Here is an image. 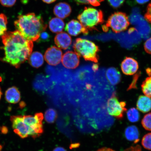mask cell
Masks as SVG:
<instances>
[{
	"label": "cell",
	"mask_w": 151,
	"mask_h": 151,
	"mask_svg": "<svg viewBox=\"0 0 151 151\" xmlns=\"http://www.w3.org/2000/svg\"><path fill=\"white\" fill-rule=\"evenodd\" d=\"M4 56L2 61L18 68L28 59L33 47L32 41L27 40L19 32H6L2 36Z\"/></svg>",
	"instance_id": "1"
},
{
	"label": "cell",
	"mask_w": 151,
	"mask_h": 151,
	"mask_svg": "<svg viewBox=\"0 0 151 151\" xmlns=\"http://www.w3.org/2000/svg\"><path fill=\"white\" fill-rule=\"evenodd\" d=\"M14 25L22 36L32 42L37 41L47 28L42 17L34 13L20 15L15 21Z\"/></svg>",
	"instance_id": "2"
},
{
	"label": "cell",
	"mask_w": 151,
	"mask_h": 151,
	"mask_svg": "<svg viewBox=\"0 0 151 151\" xmlns=\"http://www.w3.org/2000/svg\"><path fill=\"white\" fill-rule=\"evenodd\" d=\"M73 48L75 52L80 56L83 57L86 61L95 63L99 62V48L92 41L79 38L76 40Z\"/></svg>",
	"instance_id": "3"
},
{
	"label": "cell",
	"mask_w": 151,
	"mask_h": 151,
	"mask_svg": "<svg viewBox=\"0 0 151 151\" xmlns=\"http://www.w3.org/2000/svg\"><path fill=\"white\" fill-rule=\"evenodd\" d=\"M77 19L88 31L95 30L96 26L104 22L102 11L92 7H85L84 11L78 15Z\"/></svg>",
	"instance_id": "4"
},
{
	"label": "cell",
	"mask_w": 151,
	"mask_h": 151,
	"mask_svg": "<svg viewBox=\"0 0 151 151\" xmlns=\"http://www.w3.org/2000/svg\"><path fill=\"white\" fill-rule=\"evenodd\" d=\"M129 24V19L125 13L116 12L109 17L102 28L104 31H107L109 27L114 32L118 33L125 31Z\"/></svg>",
	"instance_id": "5"
},
{
	"label": "cell",
	"mask_w": 151,
	"mask_h": 151,
	"mask_svg": "<svg viewBox=\"0 0 151 151\" xmlns=\"http://www.w3.org/2000/svg\"><path fill=\"white\" fill-rule=\"evenodd\" d=\"M24 122L27 124L31 131V136L33 139L40 136L43 132L42 113H37L34 116H23Z\"/></svg>",
	"instance_id": "6"
},
{
	"label": "cell",
	"mask_w": 151,
	"mask_h": 151,
	"mask_svg": "<svg viewBox=\"0 0 151 151\" xmlns=\"http://www.w3.org/2000/svg\"><path fill=\"white\" fill-rule=\"evenodd\" d=\"M126 103L124 101H119L116 94H113L107 101V112L110 116L118 119H121L124 113L127 110Z\"/></svg>",
	"instance_id": "7"
},
{
	"label": "cell",
	"mask_w": 151,
	"mask_h": 151,
	"mask_svg": "<svg viewBox=\"0 0 151 151\" xmlns=\"http://www.w3.org/2000/svg\"><path fill=\"white\" fill-rule=\"evenodd\" d=\"M10 120L14 132L22 139L31 136L30 128L24 122L23 116H12Z\"/></svg>",
	"instance_id": "8"
},
{
	"label": "cell",
	"mask_w": 151,
	"mask_h": 151,
	"mask_svg": "<svg viewBox=\"0 0 151 151\" xmlns=\"http://www.w3.org/2000/svg\"><path fill=\"white\" fill-rule=\"evenodd\" d=\"M44 57L49 65H57L61 61L62 52L59 48L52 46L47 49L45 52Z\"/></svg>",
	"instance_id": "9"
},
{
	"label": "cell",
	"mask_w": 151,
	"mask_h": 151,
	"mask_svg": "<svg viewBox=\"0 0 151 151\" xmlns=\"http://www.w3.org/2000/svg\"><path fill=\"white\" fill-rule=\"evenodd\" d=\"M65 29L69 35L75 37L82 33L85 35H87L88 33V30L76 20H72L68 22L66 24Z\"/></svg>",
	"instance_id": "10"
},
{
	"label": "cell",
	"mask_w": 151,
	"mask_h": 151,
	"mask_svg": "<svg viewBox=\"0 0 151 151\" xmlns=\"http://www.w3.org/2000/svg\"><path fill=\"white\" fill-rule=\"evenodd\" d=\"M80 56L76 52L68 51L62 58L63 65L69 69H74L78 67L80 62Z\"/></svg>",
	"instance_id": "11"
},
{
	"label": "cell",
	"mask_w": 151,
	"mask_h": 151,
	"mask_svg": "<svg viewBox=\"0 0 151 151\" xmlns=\"http://www.w3.org/2000/svg\"><path fill=\"white\" fill-rule=\"evenodd\" d=\"M139 67V64L137 60L128 57L124 58L121 65L122 73L127 75L135 74L137 72Z\"/></svg>",
	"instance_id": "12"
},
{
	"label": "cell",
	"mask_w": 151,
	"mask_h": 151,
	"mask_svg": "<svg viewBox=\"0 0 151 151\" xmlns=\"http://www.w3.org/2000/svg\"><path fill=\"white\" fill-rule=\"evenodd\" d=\"M72 10L70 6L65 2H60L56 4L53 9L54 14L58 18L64 19L70 16Z\"/></svg>",
	"instance_id": "13"
},
{
	"label": "cell",
	"mask_w": 151,
	"mask_h": 151,
	"mask_svg": "<svg viewBox=\"0 0 151 151\" xmlns=\"http://www.w3.org/2000/svg\"><path fill=\"white\" fill-rule=\"evenodd\" d=\"M54 41L58 48L66 50L71 44L72 39L68 34L65 32H61L56 35Z\"/></svg>",
	"instance_id": "14"
},
{
	"label": "cell",
	"mask_w": 151,
	"mask_h": 151,
	"mask_svg": "<svg viewBox=\"0 0 151 151\" xmlns=\"http://www.w3.org/2000/svg\"><path fill=\"white\" fill-rule=\"evenodd\" d=\"M137 108L143 113H146L151 110V97L146 96H139L137 103Z\"/></svg>",
	"instance_id": "15"
},
{
	"label": "cell",
	"mask_w": 151,
	"mask_h": 151,
	"mask_svg": "<svg viewBox=\"0 0 151 151\" xmlns=\"http://www.w3.org/2000/svg\"><path fill=\"white\" fill-rule=\"evenodd\" d=\"M5 98L6 101L9 103H17L21 99L20 92L16 87H12L6 91Z\"/></svg>",
	"instance_id": "16"
},
{
	"label": "cell",
	"mask_w": 151,
	"mask_h": 151,
	"mask_svg": "<svg viewBox=\"0 0 151 151\" xmlns=\"http://www.w3.org/2000/svg\"><path fill=\"white\" fill-rule=\"evenodd\" d=\"M65 23L62 19L58 17L52 18L49 22V27L52 32H61L65 28Z\"/></svg>",
	"instance_id": "17"
},
{
	"label": "cell",
	"mask_w": 151,
	"mask_h": 151,
	"mask_svg": "<svg viewBox=\"0 0 151 151\" xmlns=\"http://www.w3.org/2000/svg\"><path fill=\"white\" fill-rule=\"evenodd\" d=\"M106 76L109 82L112 85H116L120 82V73L116 68H109L106 72Z\"/></svg>",
	"instance_id": "18"
},
{
	"label": "cell",
	"mask_w": 151,
	"mask_h": 151,
	"mask_svg": "<svg viewBox=\"0 0 151 151\" xmlns=\"http://www.w3.org/2000/svg\"><path fill=\"white\" fill-rule=\"evenodd\" d=\"M125 136L127 140L133 141L135 143L139 141V133L138 129L135 126H131L126 128Z\"/></svg>",
	"instance_id": "19"
},
{
	"label": "cell",
	"mask_w": 151,
	"mask_h": 151,
	"mask_svg": "<svg viewBox=\"0 0 151 151\" xmlns=\"http://www.w3.org/2000/svg\"><path fill=\"white\" fill-rule=\"evenodd\" d=\"M28 59L30 65L35 68L41 67L44 62V58L42 54L38 52H34L31 54Z\"/></svg>",
	"instance_id": "20"
},
{
	"label": "cell",
	"mask_w": 151,
	"mask_h": 151,
	"mask_svg": "<svg viewBox=\"0 0 151 151\" xmlns=\"http://www.w3.org/2000/svg\"><path fill=\"white\" fill-rule=\"evenodd\" d=\"M57 116V113L54 109H47L45 113V120L48 123H53L55 121Z\"/></svg>",
	"instance_id": "21"
},
{
	"label": "cell",
	"mask_w": 151,
	"mask_h": 151,
	"mask_svg": "<svg viewBox=\"0 0 151 151\" xmlns=\"http://www.w3.org/2000/svg\"><path fill=\"white\" fill-rule=\"evenodd\" d=\"M142 90L145 96L151 97V76L147 77L141 85Z\"/></svg>",
	"instance_id": "22"
},
{
	"label": "cell",
	"mask_w": 151,
	"mask_h": 151,
	"mask_svg": "<svg viewBox=\"0 0 151 151\" xmlns=\"http://www.w3.org/2000/svg\"><path fill=\"white\" fill-rule=\"evenodd\" d=\"M127 115L128 120L132 122H137L139 120V113L138 109L135 108H132L129 109Z\"/></svg>",
	"instance_id": "23"
},
{
	"label": "cell",
	"mask_w": 151,
	"mask_h": 151,
	"mask_svg": "<svg viewBox=\"0 0 151 151\" xmlns=\"http://www.w3.org/2000/svg\"><path fill=\"white\" fill-rule=\"evenodd\" d=\"M7 22L6 16L4 14H0V36L6 32Z\"/></svg>",
	"instance_id": "24"
},
{
	"label": "cell",
	"mask_w": 151,
	"mask_h": 151,
	"mask_svg": "<svg viewBox=\"0 0 151 151\" xmlns=\"http://www.w3.org/2000/svg\"><path fill=\"white\" fill-rule=\"evenodd\" d=\"M141 123L145 129L151 131V113L145 115L142 120Z\"/></svg>",
	"instance_id": "25"
},
{
	"label": "cell",
	"mask_w": 151,
	"mask_h": 151,
	"mask_svg": "<svg viewBox=\"0 0 151 151\" xmlns=\"http://www.w3.org/2000/svg\"><path fill=\"white\" fill-rule=\"evenodd\" d=\"M104 0H74L78 4H90L94 6H99Z\"/></svg>",
	"instance_id": "26"
},
{
	"label": "cell",
	"mask_w": 151,
	"mask_h": 151,
	"mask_svg": "<svg viewBox=\"0 0 151 151\" xmlns=\"http://www.w3.org/2000/svg\"><path fill=\"white\" fill-rule=\"evenodd\" d=\"M142 145L145 148L151 150V133L147 134L143 137Z\"/></svg>",
	"instance_id": "27"
},
{
	"label": "cell",
	"mask_w": 151,
	"mask_h": 151,
	"mask_svg": "<svg viewBox=\"0 0 151 151\" xmlns=\"http://www.w3.org/2000/svg\"><path fill=\"white\" fill-rule=\"evenodd\" d=\"M125 0H108L111 6L114 8H117L121 6Z\"/></svg>",
	"instance_id": "28"
},
{
	"label": "cell",
	"mask_w": 151,
	"mask_h": 151,
	"mask_svg": "<svg viewBox=\"0 0 151 151\" xmlns=\"http://www.w3.org/2000/svg\"><path fill=\"white\" fill-rule=\"evenodd\" d=\"M50 39V35L49 34L45 32H42L40 34V36L38 40H37L38 42H45L46 41H48Z\"/></svg>",
	"instance_id": "29"
},
{
	"label": "cell",
	"mask_w": 151,
	"mask_h": 151,
	"mask_svg": "<svg viewBox=\"0 0 151 151\" xmlns=\"http://www.w3.org/2000/svg\"><path fill=\"white\" fill-rule=\"evenodd\" d=\"M17 0H0V3L4 6L11 7L16 3Z\"/></svg>",
	"instance_id": "30"
},
{
	"label": "cell",
	"mask_w": 151,
	"mask_h": 151,
	"mask_svg": "<svg viewBox=\"0 0 151 151\" xmlns=\"http://www.w3.org/2000/svg\"><path fill=\"white\" fill-rule=\"evenodd\" d=\"M144 47L145 51L147 53L151 54V37L146 41L144 43Z\"/></svg>",
	"instance_id": "31"
},
{
	"label": "cell",
	"mask_w": 151,
	"mask_h": 151,
	"mask_svg": "<svg viewBox=\"0 0 151 151\" xmlns=\"http://www.w3.org/2000/svg\"><path fill=\"white\" fill-rule=\"evenodd\" d=\"M145 18L147 21L151 23V3L147 6L146 12L145 15Z\"/></svg>",
	"instance_id": "32"
},
{
	"label": "cell",
	"mask_w": 151,
	"mask_h": 151,
	"mask_svg": "<svg viewBox=\"0 0 151 151\" xmlns=\"http://www.w3.org/2000/svg\"><path fill=\"white\" fill-rule=\"evenodd\" d=\"M139 74H140V73H138L135 75V77H134L133 82H132V84L129 86L128 89L130 90L132 89V88H135L136 87L137 79H138Z\"/></svg>",
	"instance_id": "33"
},
{
	"label": "cell",
	"mask_w": 151,
	"mask_h": 151,
	"mask_svg": "<svg viewBox=\"0 0 151 151\" xmlns=\"http://www.w3.org/2000/svg\"><path fill=\"white\" fill-rule=\"evenodd\" d=\"M124 151H142L141 148L140 146L138 145L135 147H131L130 148L126 149Z\"/></svg>",
	"instance_id": "34"
},
{
	"label": "cell",
	"mask_w": 151,
	"mask_h": 151,
	"mask_svg": "<svg viewBox=\"0 0 151 151\" xmlns=\"http://www.w3.org/2000/svg\"><path fill=\"white\" fill-rule=\"evenodd\" d=\"M136 2L139 4H143L148 2L150 0H135Z\"/></svg>",
	"instance_id": "35"
},
{
	"label": "cell",
	"mask_w": 151,
	"mask_h": 151,
	"mask_svg": "<svg viewBox=\"0 0 151 151\" xmlns=\"http://www.w3.org/2000/svg\"><path fill=\"white\" fill-rule=\"evenodd\" d=\"M97 151H115L112 149L106 148V147H104V148H101L99 149Z\"/></svg>",
	"instance_id": "36"
},
{
	"label": "cell",
	"mask_w": 151,
	"mask_h": 151,
	"mask_svg": "<svg viewBox=\"0 0 151 151\" xmlns=\"http://www.w3.org/2000/svg\"><path fill=\"white\" fill-rule=\"evenodd\" d=\"M53 151H67V150L63 147H58L55 148Z\"/></svg>",
	"instance_id": "37"
},
{
	"label": "cell",
	"mask_w": 151,
	"mask_h": 151,
	"mask_svg": "<svg viewBox=\"0 0 151 151\" xmlns=\"http://www.w3.org/2000/svg\"><path fill=\"white\" fill-rule=\"evenodd\" d=\"M56 0H42L43 2L44 3L48 4H50L55 1Z\"/></svg>",
	"instance_id": "38"
},
{
	"label": "cell",
	"mask_w": 151,
	"mask_h": 151,
	"mask_svg": "<svg viewBox=\"0 0 151 151\" xmlns=\"http://www.w3.org/2000/svg\"><path fill=\"white\" fill-rule=\"evenodd\" d=\"M1 129V132L3 133H6V132H7V128H6L5 127H3Z\"/></svg>",
	"instance_id": "39"
},
{
	"label": "cell",
	"mask_w": 151,
	"mask_h": 151,
	"mask_svg": "<svg viewBox=\"0 0 151 151\" xmlns=\"http://www.w3.org/2000/svg\"><path fill=\"white\" fill-rule=\"evenodd\" d=\"M98 67H99L98 65L95 64V65H94L93 66H92V69H93L94 71H96L97 70Z\"/></svg>",
	"instance_id": "40"
},
{
	"label": "cell",
	"mask_w": 151,
	"mask_h": 151,
	"mask_svg": "<svg viewBox=\"0 0 151 151\" xmlns=\"http://www.w3.org/2000/svg\"><path fill=\"white\" fill-rule=\"evenodd\" d=\"M2 95V93L1 88L0 87V100L1 99Z\"/></svg>",
	"instance_id": "41"
}]
</instances>
